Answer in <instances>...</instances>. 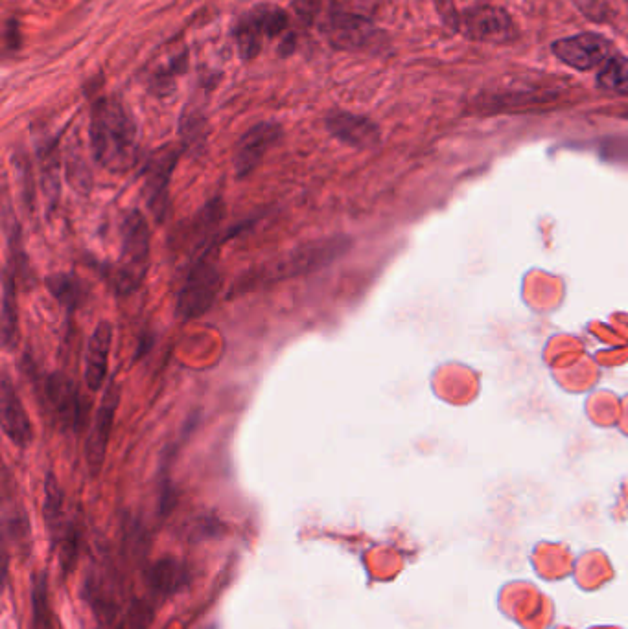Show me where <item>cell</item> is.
Returning a JSON list of instances; mask_svg holds the SVG:
<instances>
[{
	"label": "cell",
	"mask_w": 628,
	"mask_h": 629,
	"mask_svg": "<svg viewBox=\"0 0 628 629\" xmlns=\"http://www.w3.org/2000/svg\"><path fill=\"white\" fill-rule=\"evenodd\" d=\"M45 398L48 401V409L54 414L61 431L80 433L87 407L76 383L65 374L56 372L45 381Z\"/></svg>",
	"instance_id": "obj_9"
},
{
	"label": "cell",
	"mask_w": 628,
	"mask_h": 629,
	"mask_svg": "<svg viewBox=\"0 0 628 629\" xmlns=\"http://www.w3.org/2000/svg\"><path fill=\"white\" fill-rule=\"evenodd\" d=\"M0 414H2V431L12 440L13 446L28 449L34 440V425L24 409L23 400L13 385L8 372L2 374L0 383Z\"/></svg>",
	"instance_id": "obj_12"
},
{
	"label": "cell",
	"mask_w": 628,
	"mask_h": 629,
	"mask_svg": "<svg viewBox=\"0 0 628 629\" xmlns=\"http://www.w3.org/2000/svg\"><path fill=\"white\" fill-rule=\"evenodd\" d=\"M0 330H2L4 350L13 352L21 341V326H19V306H17V278L8 267L2 273Z\"/></svg>",
	"instance_id": "obj_16"
},
{
	"label": "cell",
	"mask_w": 628,
	"mask_h": 629,
	"mask_svg": "<svg viewBox=\"0 0 628 629\" xmlns=\"http://www.w3.org/2000/svg\"><path fill=\"white\" fill-rule=\"evenodd\" d=\"M120 236V258L111 273V284L120 297H128L144 284L150 269L152 232L140 210L128 212Z\"/></svg>",
	"instance_id": "obj_3"
},
{
	"label": "cell",
	"mask_w": 628,
	"mask_h": 629,
	"mask_svg": "<svg viewBox=\"0 0 628 629\" xmlns=\"http://www.w3.org/2000/svg\"><path fill=\"white\" fill-rule=\"evenodd\" d=\"M326 37L339 50L361 52L384 45V34L367 17L358 13L334 12L326 23Z\"/></svg>",
	"instance_id": "obj_6"
},
{
	"label": "cell",
	"mask_w": 628,
	"mask_h": 629,
	"mask_svg": "<svg viewBox=\"0 0 628 629\" xmlns=\"http://www.w3.org/2000/svg\"><path fill=\"white\" fill-rule=\"evenodd\" d=\"M111 344H113V324L107 321L98 322L85 348V385L93 392H98L104 387L107 368H109Z\"/></svg>",
	"instance_id": "obj_14"
},
{
	"label": "cell",
	"mask_w": 628,
	"mask_h": 629,
	"mask_svg": "<svg viewBox=\"0 0 628 629\" xmlns=\"http://www.w3.org/2000/svg\"><path fill=\"white\" fill-rule=\"evenodd\" d=\"M48 289L58 302L69 309H76L85 298V287L82 282L72 275H54L48 278Z\"/></svg>",
	"instance_id": "obj_23"
},
{
	"label": "cell",
	"mask_w": 628,
	"mask_h": 629,
	"mask_svg": "<svg viewBox=\"0 0 628 629\" xmlns=\"http://www.w3.org/2000/svg\"><path fill=\"white\" fill-rule=\"evenodd\" d=\"M352 247L349 236H330L321 240L306 241L297 245L290 252L282 254L277 260L269 262L264 267H256L245 273L238 287L234 291H249L253 287L277 284L291 278L317 273L330 264H334L343 254H347Z\"/></svg>",
	"instance_id": "obj_2"
},
{
	"label": "cell",
	"mask_w": 628,
	"mask_h": 629,
	"mask_svg": "<svg viewBox=\"0 0 628 629\" xmlns=\"http://www.w3.org/2000/svg\"><path fill=\"white\" fill-rule=\"evenodd\" d=\"M187 50L183 46L164 48L163 56L155 59L148 72V87L157 96H168L174 92L175 81L187 69Z\"/></svg>",
	"instance_id": "obj_15"
},
{
	"label": "cell",
	"mask_w": 628,
	"mask_h": 629,
	"mask_svg": "<svg viewBox=\"0 0 628 629\" xmlns=\"http://www.w3.org/2000/svg\"><path fill=\"white\" fill-rule=\"evenodd\" d=\"M43 517L47 523L52 545L58 541L61 532L67 527V519H65V495L59 488V482L56 477L50 473L45 482V503H43Z\"/></svg>",
	"instance_id": "obj_19"
},
{
	"label": "cell",
	"mask_w": 628,
	"mask_h": 629,
	"mask_svg": "<svg viewBox=\"0 0 628 629\" xmlns=\"http://www.w3.org/2000/svg\"><path fill=\"white\" fill-rule=\"evenodd\" d=\"M4 527H6V536L10 538L17 550L26 556L30 552V543H32L30 521H28L23 504L17 499V493L15 490H10V479L6 471H4Z\"/></svg>",
	"instance_id": "obj_17"
},
{
	"label": "cell",
	"mask_w": 628,
	"mask_h": 629,
	"mask_svg": "<svg viewBox=\"0 0 628 629\" xmlns=\"http://www.w3.org/2000/svg\"><path fill=\"white\" fill-rule=\"evenodd\" d=\"M293 10L306 24L314 23L321 12V0H293Z\"/></svg>",
	"instance_id": "obj_25"
},
{
	"label": "cell",
	"mask_w": 628,
	"mask_h": 629,
	"mask_svg": "<svg viewBox=\"0 0 628 629\" xmlns=\"http://www.w3.org/2000/svg\"><path fill=\"white\" fill-rule=\"evenodd\" d=\"M459 28L468 39L481 43H511L518 37V26L511 15L498 6H476L459 19Z\"/></svg>",
	"instance_id": "obj_10"
},
{
	"label": "cell",
	"mask_w": 628,
	"mask_h": 629,
	"mask_svg": "<svg viewBox=\"0 0 628 629\" xmlns=\"http://www.w3.org/2000/svg\"><path fill=\"white\" fill-rule=\"evenodd\" d=\"M223 276L210 251H205L190 265L175 298V317L190 322L201 319L220 295Z\"/></svg>",
	"instance_id": "obj_4"
},
{
	"label": "cell",
	"mask_w": 628,
	"mask_h": 629,
	"mask_svg": "<svg viewBox=\"0 0 628 629\" xmlns=\"http://www.w3.org/2000/svg\"><path fill=\"white\" fill-rule=\"evenodd\" d=\"M597 87L608 94L628 96V58L612 56L597 74Z\"/></svg>",
	"instance_id": "obj_21"
},
{
	"label": "cell",
	"mask_w": 628,
	"mask_h": 629,
	"mask_svg": "<svg viewBox=\"0 0 628 629\" xmlns=\"http://www.w3.org/2000/svg\"><path fill=\"white\" fill-rule=\"evenodd\" d=\"M551 52L564 65L586 72V70L603 67L606 61L612 58L614 45L605 35L584 32V34L557 39L551 45Z\"/></svg>",
	"instance_id": "obj_7"
},
{
	"label": "cell",
	"mask_w": 628,
	"mask_h": 629,
	"mask_svg": "<svg viewBox=\"0 0 628 629\" xmlns=\"http://www.w3.org/2000/svg\"><path fill=\"white\" fill-rule=\"evenodd\" d=\"M433 4H435V10L439 13V17H441L444 26H446L448 30H452V32L459 30V19H461V15L457 13L455 0H433Z\"/></svg>",
	"instance_id": "obj_24"
},
{
	"label": "cell",
	"mask_w": 628,
	"mask_h": 629,
	"mask_svg": "<svg viewBox=\"0 0 628 629\" xmlns=\"http://www.w3.org/2000/svg\"><path fill=\"white\" fill-rule=\"evenodd\" d=\"M234 39H236V48L245 61L255 59L262 52V46L268 39L253 10L238 19V23L234 26Z\"/></svg>",
	"instance_id": "obj_20"
},
{
	"label": "cell",
	"mask_w": 628,
	"mask_h": 629,
	"mask_svg": "<svg viewBox=\"0 0 628 629\" xmlns=\"http://www.w3.org/2000/svg\"><path fill=\"white\" fill-rule=\"evenodd\" d=\"M181 151L174 144H166L155 149L142 168V190L146 195V205L150 208L153 218L159 223L163 221L168 210V192L170 181L175 172Z\"/></svg>",
	"instance_id": "obj_5"
},
{
	"label": "cell",
	"mask_w": 628,
	"mask_h": 629,
	"mask_svg": "<svg viewBox=\"0 0 628 629\" xmlns=\"http://www.w3.org/2000/svg\"><path fill=\"white\" fill-rule=\"evenodd\" d=\"M120 394H122V390L118 387L117 381H111L105 389L104 398L98 405L91 431H89L87 442H85V460H87L89 473L93 477H98L100 471L104 469L107 446L111 440L115 416H117L118 405H120Z\"/></svg>",
	"instance_id": "obj_8"
},
{
	"label": "cell",
	"mask_w": 628,
	"mask_h": 629,
	"mask_svg": "<svg viewBox=\"0 0 628 629\" xmlns=\"http://www.w3.org/2000/svg\"><path fill=\"white\" fill-rule=\"evenodd\" d=\"M32 628L52 629L47 572H37L32 578Z\"/></svg>",
	"instance_id": "obj_22"
},
{
	"label": "cell",
	"mask_w": 628,
	"mask_h": 629,
	"mask_svg": "<svg viewBox=\"0 0 628 629\" xmlns=\"http://www.w3.org/2000/svg\"><path fill=\"white\" fill-rule=\"evenodd\" d=\"M325 126L332 137L341 144L356 149H371L380 142L382 133L380 127L374 124L371 118L363 115H354L343 109H336L328 113L325 118Z\"/></svg>",
	"instance_id": "obj_13"
},
{
	"label": "cell",
	"mask_w": 628,
	"mask_h": 629,
	"mask_svg": "<svg viewBox=\"0 0 628 629\" xmlns=\"http://www.w3.org/2000/svg\"><path fill=\"white\" fill-rule=\"evenodd\" d=\"M282 138V127L277 122H260L245 131L234 148L233 168L236 179L244 181L255 173L269 153Z\"/></svg>",
	"instance_id": "obj_11"
},
{
	"label": "cell",
	"mask_w": 628,
	"mask_h": 629,
	"mask_svg": "<svg viewBox=\"0 0 628 629\" xmlns=\"http://www.w3.org/2000/svg\"><path fill=\"white\" fill-rule=\"evenodd\" d=\"M19 43H21L19 41V24H17V21H12L6 28V45L10 46V48H17Z\"/></svg>",
	"instance_id": "obj_26"
},
{
	"label": "cell",
	"mask_w": 628,
	"mask_h": 629,
	"mask_svg": "<svg viewBox=\"0 0 628 629\" xmlns=\"http://www.w3.org/2000/svg\"><path fill=\"white\" fill-rule=\"evenodd\" d=\"M190 582L187 565L177 558H163L148 572V585L157 596H172Z\"/></svg>",
	"instance_id": "obj_18"
},
{
	"label": "cell",
	"mask_w": 628,
	"mask_h": 629,
	"mask_svg": "<svg viewBox=\"0 0 628 629\" xmlns=\"http://www.w3.org/2000/svg\"><path fill=\"white\" fill-rule=\"evenodd\" d=\"M91 146L100 166L113 173L128 172L139 157V131L133 116L117 96H104L91 109Z\"/></svg>",
	"instance_id": "obj_1"
}]
</instances>
